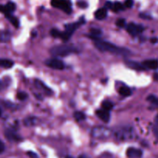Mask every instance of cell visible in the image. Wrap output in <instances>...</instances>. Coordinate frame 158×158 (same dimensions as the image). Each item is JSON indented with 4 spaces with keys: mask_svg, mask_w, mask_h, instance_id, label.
Listing matches in <instances>:
<instances>
[{
    "mask_svg": "<svg viewBox=\"0 0 158 158\" xmlns=\"http://www.w3.org/2000/svg\"><path fill=\"white\" fill-rule=\"evenodd\" d=\"M50 54L53 56L64 57L70 55L73 52H77L76 48L72 45H59V46H53L49 50Z\"/></svg>",
    "mask_w": 158,
    "mask_h": 158,
    "instance_id": "2",
    "label": "cell"
},
{
    "mask_svg": "<svg viewBox=\"0 0 158 158\" xmlns=\"http://www.w3.org/2000/svg\"><path fill=\"white\" fill-rule=\"evenodd\" d=\"M50 34L52 37L54 38H59V39H61L62 36V32L59 31L58 29H52V30L50 31Z\"/></svg>",
    "mask_w": 158,
    "mask_h": 158,
    "instance_id": "26",
    "label": "cell"
},
{
    "mask_svg": "<svg viewBox=\"0 0 158 158\" xmlns=\"http://www.w3.org/2000/svg\"><path fill=\"white\" fill-rule=\"evenodd\" d=\"M1 114H2V110L1 109H0V117H1Z\"/></svg>",
    "mask_w": 158,
    "mask_h": 158,
    "instance_id": "42",
    "label": "cell"
},
{
    "mask_svg": "<svg viewBox=\"0 0 158 158\" xmlns=\"http://www.w3.org/2000/svg\"><path fill=\"white\" fill-rule=\"evenodd\" d=\"M51 5L67 14L72 12V4L69 0H51Z\"/></svg>",
    "mask_w": 158,
    "mask_h": 158,
    "instance_id": "6",
    "label": "cell"
},
{
    "mask_svg": "<svg viewBox=\"0 0 158 158\" xmlns=\"http://www.w3.org/2000/svg\"><path fill=\"white\" fill-rule=\"evenodd\" d=\"M73 117L77 121L80 122V121H83L86 119V116L85 114H83V112H80V111H77L73 114Z\"/></svg>",
    "mask_w": 158,
    "mask_h": 158,
    "instance_id": "25",
    "label": "cell"
},
{
    "mask_svg": "<svg viewBox=\"0 0 158 158\" xmlns=\"http://www.w3.org/2000/svg\"><path fill=\"white\" fill-rule=\"evenodd\" d=\"M5 136L9 141L12 142H18L22 140L21 137L16 134V132L11 129H7L5 131Z\"/></svg>",
    "mask_w": 158,
    "mask_h": 158,
    "instance_id": "10",
    "label": "cell"
},
{
    "mask_svg": "<svg viewBox=\"0 0 158 158\" xmlns=\"http://www.w3.org/2000/svg\"><path fill=\"white\" fill-rule=\"evenodd\" d=\"M86 21H85L84 18L82 17L78 22L74 23H69V24L65 25V31L64 32H62V36L61 40H63L64 42L68 41L69 39L71 38L72 35L73 34V32L78 29L79 27H80L81 26H83V24H85Z\"/></svg>",
    "mask_w": 158,
    "mask_h": 158,
    "instance_id": "3",
    "label": "cell"
},
{
    "mask_svg": "<svg viewBox=\"0 0 158 158\" xmlns=\"http://www.w3.org/2000/svg\"><path fill=\"white\" fill-rule=\"evenodd\" d=\"M116 25L120 28L124 27L126 26V20L124 19H118L116 22Z\"/></svg>",
    "mask_w": 158,
    "mask_h": 158,
    "instance_id": "29",
    "label": "cell"
},
{
    "mask_svg": "<svg viewBox=\"0 0 158 158\" xmlns=\"http://www.w3.org/2000/svg\"><path fill=\"white\" fill-rule=\"evenodd\" d=\"M28 156H29L30 158H38V156H37V154H35V153L34 152H32V151H29V152L27 153Z\"/></svg>",
    "mask_w": 158,
    "mask_h": 158,
    "instance_id": "33",
    "label": "cell"
},
{
    "mask_svg": "<svg viewBox=\"0 0 158 158\" xmlns=\"http://www.w3.org/2000/svg\"><path fill=\"white\" fill-rule=\"evenodd\" d=\"M112 5H113V3L111 2H109V1L106 2L105 8H106V9H111V7H112Z\"/></svg>",
    "mask_w": 158,
    "mask_h": 158,
    "instance_id": "36",
    "label": "cell"
},
{
    "mask_svg": "<svg viewBox=\"0 0 158 158\" xmlns=\"http://www.w3.org/2000/svg\"><path fill=\"white\" fill-rule=\"evenodd\" d=\"M45 64H46L48 67L53 69H57V70H62V69H65V67H66L65 63H63L62 60L55 58L49 59V60H46Z\"/></svg>",
    "mask_w": 158,
    "mask_h": 158,
    "instance_id": "7",
    "label": "cell"
},
{
    "mask_svg": "<svg viewBox=\"0 0 158 158\" xmlns=\"http://www.w3.org/2000/svg\"><path fill=\"white\" fill-rule=\"evenodd\" d=\"M102 35V31L98 29H91L89 30V34H88V36L89 38L93 39V40H99V37Z\"/></svg>",
    "mask_w": 158,
    "mask_h": 158,
    "instance_id": "19",
    "label": "cell"
},
{
    "mask_svg": "<svg viewBox=\"0 0 158 158\" xmlns=\"http://www.w3.org/2000/svg\"><path fill=\"white\" fill-rule=\"evenodd\" d=\"M140 18L143 19H151V15H148V14H146V13H140Z\"/></svg>",
    "mask_w": 158,
    "mask_h": 158,
    "instance_id": "32",
    "label": "cell"
},
{
    "mask_svg": "<svg viewBox=\"0 0 158 158\" xmlns=\"http://www.w3.org/2000/svg\"><path fill=\"white\" fill-rule=\"evenodd\" d=\"M153 132H154L156 138L158 140V127H154V128H153Z\"/></svg>",
    "mask_w": 158,
    "mask_h": 158,
    "instance_id": "34",
    "label": "cell"
},
{
    "mask_svg": "<svg viewBox=\"0 0 158 158\" xmlns=\"http://www.w3.org/2000/svg\"><path fill=\"white\" fill-rule=\"evenodd\" d=\"M39 120L36 117H26L24 120H23V123L26 127H34L35 125L38 124Z\"/></svg>",
    "mask_w": 158,
    "mask_h": 158,
    "instance_id": "17",
    "label": "cell"
},
{
    "mask_svg": "<svg viewBox=\"0 0 158 158\" xmlns=\"http://www.w3.org/2000/svg\"><path fill=\"white\" fill-rule=\"evenodd\" d=\"M5 151V144L3 143V142L2 140H0V154L3 152Z\"/></svg>",
    "mask_w": 158,
    "mask_h": 158,
    "instance_id": "35",
    "label": "cell"
},
{
    "mask_svg": "<svg viewBox=\"0 0 158 158\" xmlns=\"http://www.w3.org/2000/svg\"><path fill=\"white\" fill-rule=\"evenodd\" d=\"M157 39H152V40H151V42H152L153 43H157Z\"/></svg>",
    "mask_w": 158,
    "mask_h": 158,
    "instance_id": "40",
    "label": "cell"
},
{
    "mask_svg": "<svg viewBox=\"0 0 158 158\" xmlns=\"http://www.w3.org/2000/svg\"><path fill=\"white\" fill-rule=\"evenodd\" d=\"M97 116L101 120H103L105 123H108L110 120V111L106 110L104 109L98 110L96 112Z\"/></svg>",
    "mask_w": 158,
    "mask_h": 158,
    "instance_id": "13",
    "label": "cell"
},
{
    "mask_svg": "<svg viewBox=\"0 0 158 158\" xmlns=\"http://www.w3.org/2000/svg\"><path fill=\"white\" fill-rule=\"evenodd\" d=\"M16 6L12 2H9L6 5L3 6V5H0V12L3 13L4 15H7V14H10L15 11Z\"/></svg>",
    "mask_w": 158,
    "mask_h": 158,
    "instance_id": "9",
    "label": "cell"
},
{
    "mask_svg": "<svg viewBox=\"0 0 158 158\" xmlns=\"http://www.w3.org/2000/svg\"><path fill=\"white\" fill-rule=\"evenodd\" d=\"M154 80H158V74H154Z\"/></svg>",
    "mask_w": 158,
    "mask_h": 158,
    "instance_id": "39",
    "label": "cell"
},
{
    "mask_svg": "<svg viewBox=\"0 0 158 158\" xmlns=\"http://www.w3.org/2000/svg\"><path fill=\"white\" fill-rule=\"evenodd\" d=\"M95 18L98 20H103L107 15V9L106 8H100V9H97L94 13Z\"/></svg>",
    "mask_w": 158,
    "mask_h": 158,
    "instance_id": "16",
    "label": "cell"
},
{
    "mask_svg": "<svg viewBox=\"0 0 158 158\" xmlns=\"http://www.w3.org/2000/svg\"><path fill=\"white\" fill-rule=\"evenodd\" d=\"M143 27L141 25H137L135 23H130L127 26V31L129 32V34H131V35H139V34L141 33L143 31Z\"/></svg>",
    "mask_w": 158,
    "mask_h": 158,
    "instance_id": "8",
    "label": "cell"
},
{
    "mask_svg": "<svg viewBox=\"0 0 158 158\" xmlns=\"http://www.w3.org/2000/svg\"><path fill=\"white\" fill-rule=\"evenodd\" d=\"M119 94L122 96V97H129L132 94V91H131V88L128 86H122L119 89Z\"/></svg>",
    "mask_w": 158,
    "mask_h": 158,
    "instance_id": "22",
    "label": "cell"
},
{
    "mask_svg": "<svg viewBox=\"0 0 158 158\" xmlns=\"http://www.w3.org/2000/svg\"><path fill=\"white\" fill-rule=\"evenodd\" d=\"M125 63H126V65L128 67L131 68V69H135V70L143 71L147 69L146 68L143 66V64H140V63H137V62L132 61V60H126V61H125Z\"/></svg>",
    "mask_w": 158,
    "mask_h": 158,
    "instance_id": "14",
    "label": "cell"
},
{
    "mask_svg": "<svg viewBox=\"0 0 158 158\" xmlns=\"http://www.w3.org/2000/svg\"><path fill=\"white\" fill-rule=\"evenodd\" d=\"M78 158H90L89 156L86 155V154H81Z\"/></svg>",
    "mask_w": 158,
    "mask_h": 158,
    "instance_id": "37",
    "label": "cell"
},
{
    "mask_svg": "<svg viewBox=\"0 0 158 158\" xmlns=\"http://www.w3.org/2000/svg\"><path fill=\"white\" fill-rule=\"evenodd\" d=\"M148 101H149L150 103H152V104L156 105V106H158V99L154 95H150L148 96V97L147 98Z\"/></svg>",
    "mask_w": 158,
    "mask_h": 158,
    "instance_id": "27",
    "label": "cell"
},
{
    "mask_svg": "<svg viewBox=\"0 0 158 158\" xmlns=\"http://www.w3.org/2000/svg\"><path fill=\"white\" fill-rule=\"evenodd\" d=\"M11 37V33L8 31H0V43H8Z\"/></svg>",
    "mask_w": 158,
    "mask_h": 158,
    "instance_id": "20",
    "label": "cell"
},
{
    "mask_svg": "<svg viewBox=\"0 0 158 158\" xmlns=\"http://www.w3.org/2000/svg\"><path fill=\"white\" fill-rule=\"evenodd\" d=\"M123 5H124L126 8L133 7V6H134V0H126Z\"/></svg>",
    "mask_w": 158,
    "mask_h": 158,
    "instance_id": "30",
    "label": "cell"
},
{
    "mask_svg": "<svg viewBox=\"0 0 158 158\" xmlns=\"http://www.w3.org/2000/svg\"><path fill=\"white\" fill-rule=\"evenodd\" d=\"M6 15V19H7L9 20V21L10 22V23H12L15 28H18L19 26V20L15 16L12 15V13L7 14V15Z\"/></svg>",
    "mask_w": 158,
    "mask_h": 158,
    "instance_id": "21",
    "label": "cell"
},
{
    "mask_svg": "<svg viewBox=\"0 0 158 158\" xmlns=\"http://www.w3.org/2000/svg\"><path fill=\"white\" fill-rule=\"evenodd\" d=\"M77 6H78V7L81 8V9H85V8L87 7L88 4L84 1H80L77 2Z\"/></svg>",
    "mask_w": 158,
    "mask_h": 158,
    "instance_id": "31",
    "label": "cell"
},
{
    "mask_svg": "<svg viewBox=\"0 0 158 158\" xmlns=\"http://www.w3.org/2000/svg\"><path fill=\"white\" fill-rule=\"evenodd\" d=\"M34 83H35V87L43 91V92L45 93L46 95H51V94H52V90H51L48 86H46V85H45V83H43V82H42L41 80L36 79V80H35V81H34Z\"/></svg>",
    "mask_w": 158,
    "mask_h": 158,
    "instance_id": "12",
    "label": "cell"
},
{
    "mask_svg": "<svg viewBox=\"0 0 158 158\" xmlns=\"http://www.w3.org/2000/svg\"><path fill=\"white\" fill-rule=\"evenodd\" d=\"M14 62L9 59H0V67L5 69H10L13 66Z\"/></svg>",
    "mask_w": 158,
    "mask_h": 158,
    "instance_id": "18",
    "label": "cell"
},
{
    "mask_svg": "<svg viewBox=\"0 0 158 158\" xmlns=\"http://www.w3.org/2000/svg\"><path fill=\"white\" fill-rule=\"evenodd\" d=\"M66 158H73L72 157H69V156H68V157H66Z\"/></svg>",
    "mask_w": 158,
    "mask_h": 158,
    "instance_id": "43",
    "label": "cell"
},
{
    "mask_svg": "<svg viewBox=\"0 0 158 158\" xmlns=\"http://www.w3.org/2000/svg\"><path fill=\"white\" fill-rule=\"evenodd\" d=\"M154 121H155L156 125H157V126H158V114H157V116H156L155 119H154Z\"/></svg>",
    "mask_w": 158,
    "mask_h": 158,
    "instance_id": "38",
    "label": "cell"
},
{
    "mask_svg": "<svg viewBox=\"0 0 158 158\" xmlns=\"http://www.w3.org/2000/svg\"><path fill=\"white\" fill-rule=\"evenodd\" d=\"M114 137L117 140H120V141L131 140L134 137V130L131 127H121L114 133Z\"/></svg>",
    "mask_w": 158,
    "mask_h": 158,
    "instance_id": "4",
    "label": "cell"
},
{
    "mask_svg": "<svg viewBox=\"0 0 158 158\" xmlns=\"http://www.w3.org/2000/svg\"><path fill=\"white\" fill-rule=\"evenodd\" d=\"M102 107H103V109L106 110L110 111L114 108V103L110 101V100H104L102 103Z\"/></svg>",
    "mask_w": 158,
    "mask_h": 158,
    "instance_id": "24",
    "label": "cell"
},
{
    "mask_svg": "<svg viewBox=\"0 0 158 158\" xmlns=\"http://www.w3.org/2000/svg\"><path fill=\"white\" fill-rule=\"evenodd\" d=\"M112 132L107 127L103 126H98L94 127L91 131V135L96 139H106L111 135Z\"/></svg>",
    "mask_w": 158,
    "mask_h": 158,
    "instance_id": "5",
    "label": "cell"
},
{
    "mask_svg": "<svg viewBox=\"0 0 158 158\" xmlns=\"http://www.w3.org/2000/svg\"><path fill=\"white\" fill-rule=\"evenodd\" d=\"M2 87H3V83H2V82L0 80V89H2Z\"/></svg>",
    "mask_w": 158,
    "mask_h": 158,
    "instance_id": "41",
    "label": "cell"
},
{
    "mask_svg": "<svg viewBox=\"0 0 158 158\" xmlns=\"http://www.w3.org/2000/svg\"><path fill=\"white\" fill-rule=\"evenodd\" d=\"M143 155L141 150L134 148H128L127 151V156L128 158H140Z\"/></svg>",
    "mask_w": 158,
    "mask_h": 158,
    "instance_id": "11",
    "label": "cell"
},
{
    "mask_svg": "<svg viewBox=\"0 0 158 158\" xmlns=\"http://www.w3.org/2000/svg\"><path fill=\"white\" fill-rule=\"evenodd\" d=\"M94 46L98 50L101 52H108L111 53L116 54V55L121 56H128L130 55L131 52L128 49L124 48L119 47L113 43H108L106 41H103L100 40H94Z\"/></svg>",
    "mask_w": 158,
    "mask_h": 158,
    "instance_id": "1",
    "label": "cell"
},
{
    "mask_svg": "<svg viewBox=\"0 0 158 158\" xmlns=\"http://www.w3.org/2000/svg\"><path fill=\"white\" fill-rule=\"evenodd\" d=\"M16 97H17V99H18V100H22V101H23V100H26V99L28 98L27 94H26V93H25V92L18 93V94H17Z\"/></svg>",
    "mask_w": 158,
    "mask_h": 158,
    "instance_id": "28",
    "label": "cell"
},
{
    "mask_svg": "<svg viewBox=\"0 0 158 158\" xmlns=\"http://www.w3.org/2000/svg\"><path fill=\"white\" fill-rule=\"evenodd\" d=\"M143 66L146 69H158V60H145L143 63Z\"/></svg>",
    "mask_w": 158,
    "mask_h": 158,
    "instance_id": "15",
    "label": "cell"
},
{
    "mask_svg": "<svg viewBox=\"0 0 158 158\" xmlns=\"http://www.w3.org/2000/svg\"><path fill=\"white\" fill-rule=\"evenodd\" d=\"M124 9H125L124 5L122 4V3L120 2H116L113 3L112 7H111L110 9H112L114 12H120V11L124 10Z\"/></svg>",
    "mask_w": 158,
    "mask_h": 158,
    "instance_id": "23",
    "label": "cell"
}]
</instances>
